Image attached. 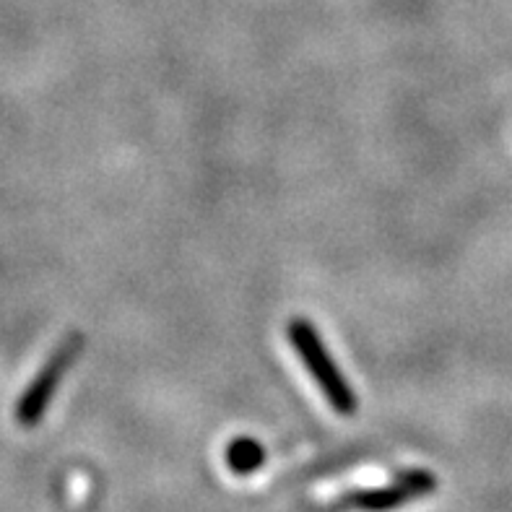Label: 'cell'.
Instances as JSON below:
<instances>
[{
  "label": "cell",
  "instance_id": "4",
  "mask_svg": "<svg viewBox=\"0 0 512 512\" xmlns=\"http://www.w3.org/2000/svg\"><path fill=\"white\" fill-rule=\"evenodd\" d=\"M224 458H227V466L232 474L250 476L266 463V448L255 437H234L227 445Z\"/></svg>",
  "mask_w": 512,
  "mask_h": 512
},
{
  "label": "cell",
  "instance_id": "2",
  "mask_svg": "<svg viewBox=\"0 0 512 512\" xmlns=\"http://www.w3.org/2000/svg\"><path fill=\"white\" fill-rule=\"evenodd\" d=\"M81 349H84V336H81V333H71L58 349L52 351V357L47 359L45 367L34 375L32 383L26 385L19 403H16V422H19L21 427L32 429L45 419L52 398H55V390L63 383L65 372L71 370V364L76 362Z\"/></svg>",
  "mask_w": 512,
  "mask_h": 512
},
{
  "label": "cell",
  "instance_id": "1",
  "mask_svg": "<svg viewBox=\"0 0 512 512\" xmlns=\"http://www.w3.org/2000/svg\"><path fill=\"white\" fill-rule=\"evenodd\" d=\"M286 336H289L294 351H297L302 364H305V370L310 372L312 380L323 390L325 401L331 403V409L338 411L341 416L357 414V393H354V388L344 377L336 359L331 357V351L325 349L318 328L307 318H294L286 325Z\"/></svg>",
  "mask_w": 512,
  "mask_h": 512
},
{
  "label": "cell",
  "instance_id": "3",
  "mask_svg": "<svg viewBox=\"0 0 512 512\" xmlns=\"http://www.w3.org/2000/svg\"><path fill=\"white\" fill-rule=\"evenodd\" d=\"M437 489V476L424 471V468H414V471H403L393 487L383 489H364V492H354L349 497V505L364 512H390L403 507L406 502L432 494Z\"/></svg>",
  "mask_w": 512,
  "mask_h": 512
}]
</instances>
